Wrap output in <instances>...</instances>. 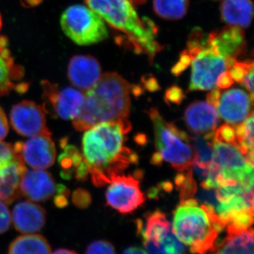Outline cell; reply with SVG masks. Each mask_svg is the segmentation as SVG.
<instances>
[{"label":"cell","instance_id":"obj_27","mask_svg":"<svg viewBox=\"0 0 254 254\" xmlns=\"http://www.w3.org/2000/svg\"><path fill=\"white\" fill-rule=\"evenodd\" d=\"M59 162L63 169V177L69 179L72 175L73 169H76L83 162V156L78 152L77 148L73 145H66L64 151L60 156Z\"/></svg>","mask_w":254,"mask_h":254},{"label":"cell","instance_id":"obj_13","mask_svg":"<svg viewBox=\"0 0 254 254\" xmlns=\"http://www.w3.org/2000/svg\"><path fill=\"white\" fill-rule=\"evenodd\" d=\"M23 163L33 169L44 170L55 163L56 148L52 139L51 132L47 131L31 136L25 143H16Z\"/></svg>","mask_w":254,"mask_h":254},{"label":"cell","instance_id":"obj_10","mask_svg":"<svg viewBox=\"0 0 254 254\" xmlns=\"http://www.w3.org/2000/svg\"><path fill=\"white\" fill-rule=\"evenodd\" d=\"M26 170L19 150L0 141V200L9 204L21 195L20 183Z\"/></svg>","mask_w":254,"mask_h":254},{"label":"cell","instance_id":"obj_39","mask_svg":"<svg viewBox=\"0 0 254 254\" xmlns=\"http://www.w3.org/2000/svg\"><path fill=\"white\" fill-rule=\"evenodd\" d=\"M51 254H78L74 251L66 250V249H59V250L55 251Z\"/></svg>","mask_w":254,"mask_h":254},{"label":"cell","instance_id":"obj_23","mask_svg":"<svg viewBox=\"0 0 254 254\" xmlns=\"http://www.w3.org/2000/svg\"><path fill=\"white\" fill-rule=\"evenodd\" d=\"M213 254H254V230L227 234Z\"/></svg>","mask_w":254,"mask_h":254},{"label":"cell","instance_id":"obj_40","mask_svg":"<svg viewBox=\"0 0 254 254\" xmlns=\"http://www.w3.org/2000/svg\"><path fill=\"white\" fill-rule=\"evenodd\" d=\"M132 4H136V5H141L144 4L146 0H130Z\"/></svg>","mask_w":254,"mask_h":254},{"label":"cell","instance_id":"obj_25","mask_svg":"<svg viewBox=\"0 0 254 254\" xmlns=\"http://www.w3.org/2000/svg\"><path fill=\"white\" fill-rule=\"evenodd\" d=\"M190 0H153V9L159 17L176 21L185 17Z\"/></svg>","mask_w":254,"mask_h":254},{"label":"cell","instance_id":"obj_1","mask_svg":"<svg viewBox=\"0 0 254 254\" xmlns=\"http://www.w3.org/2000/svg\"><path fill=\"white\" fill-rule=\"evenodd\" d=\"M131 130L128 120L105 122L87 129L82 138V156L96 187L110 184L138 157L125 146V134Z\"/></svg>","mask_w":254,"mask_h":254},{"label":"cell","instance_id":"obj_15","mask_svg":"<svg viewBox=\"0 0 254 254\" xmlns=\"http://www.w3.org/2000/svg\"><path fill=\"white\" fill-rule=\"evenodd\" d=\"M253 102L247 92L240 88H233L224 93L221 92L215 108L222 120L235 127L253 113Z\"/></svg>","mask_w":254,"mask_h":254},{"label":"cell","instance_id":"obj_11","mask_svg":"<svg viewBox=\"0 0 254 254\" xmlns=\"http://www.w3.org/2000/svg\"><path fill=\"white\" fill-rule=\"evenodd\" d=\"M41 85L46 108L63 120L73 121L78 116L84 102L83 92L72 87L60 88L47 80L42 81Z\"/></svg>","mask_w":254,"mask_h":254},{"label":"cell","instance_id":"obj_19","mask_svg":"<svg viewBox=\"0 0 254 254\" xmlns=\"http://www.w3.org/2000/svg\"><path fill=\"white\" fill-rule=\"evenodd\" d=\"M185 118L188 128L198 135L213 133L219 123L216 109L208 102L195 101L189 105Z\"/></svg>","mask_w":254,"mask_h":254},{"label":"cell","instance_id":"obj_26","mask_svg":"<svg viewBox=\"0 0 254 254\" xmlns=\"http://www.w3.org/2000/svg\"><path fill=\"white\" fill-rule=\"evenodd\" d=\"M235 139L241 151L254 164V114L235 127Z\"/></svg>","mask_w":254,"mask_h":254},{"label":"cell","instance_id":"obj_16","mask_svg":"<svg viewBox=\"0 0 254 254\" xmlns=\"http://www.w3.org/2000/svg\"><path fill=\"white\" fill-rule=\"evenodd\" d=\"M68 81L82 92L91 90L102 76L99 62L91 55H75L68 65Z\"/></svg>","mask_w":254,"mask_h":254},{"label":"cell","instance_id":"obj_37","mask_svg":"<svg viewBox=\"0 0 254 254\" xmlns=\"http://www.w3.org/2000/svg\"><path fill=\"white\" fill-rule=\"evenodd\" d=\"M145 78H143V83H145L146 88L150 91H157L159 88L158 82L155 78L152 76H145Z\"/></svg>","mask_w":254,"mask_h":254},{"label":"cell","instance_id":"obj_18","mask_svg":"<svg viewBox=\"0 0 254 254\" xmlns=\"http://www.w3.org/2000/svg\"><path fill=\"white\" fill-rule=\"evenodd\" d=\"M20 190L31 201H45L58 192V185L51 174L46 170H26L20 183Z\"/></svg>","mask_w":254,"mask_h":254},{"label":"cell","instance_id":"obj_3","mask_svg":"<svg viewBox=\"0 0 254 254\" xmlns=\"http://www.w3.org/2000/svg\"><path fill=\"white\" fill-rule=\"evenodd\" d=\"M111 27L123 33L127 46L136 54L147 55L150 63L163 49L156 41L158 28L150 18L140 19L130 0H84Z\"/></svg>","mask_w":254,"mask_h":254},{"label":"cell","instance_id":"obj_24","mask_svg":"<svg viewBox=\"0 0 254 254\" xmlns=\"http://www.w3.org/2000/svg\"><path fill=\"white\" fill-rule=\"evenodd\" d=\"M7 254H51V248L44 237L27 234L11 242Z\"/></svg>","mask_w":254,"mask_h":254},{"label":"cell","instance_id":"obj_5","mask_svg":"<svg viewBox=\"0 0 254 254\" xmlns=\"http://www.w3.org/2000/svg\"><path fill=\"white\" fill-rule=\"evenodd\" d=\"M254 164L241 151L236 141L213 136L211 163L206 179L200 184L203 189L216 190L239 184L254 185Z\"/></svg>","mask_w":254,"mask_h":254},{"label":"cell","instance_id":"obj_4","mask_svg":"<svg viewBox=\"0 0 254 254\" xmlns=\"http://www.w3.org/2000/svg\"><path fill=\"white\" fill-rule=\"evenodd\" d=\"M174 235L192 254L213 253L224 230L213 205H198L195 198L182 200L174 213Z\"/></svg>","mask_w":254,"mask_h":254},{"label":"cell","instance_id":"obj_32","mask_svg":"<svg viewBox=\"0 0 254 254\" xmlns=\"http://www.w3.org/2000/svg\"><path fill=\"white\" fill-rule=\"evenodd\" d=\"M11 216L6 203L0 200V235L4 233L11 226Z\"/></svg>","mask_w":254,"mask_h":254},{"label":"cell","instance_id":"obj_21","mask_svg":"<svg viewBox=\"0 0 254 254\" xmlns=\"http://www.w3.org/2000/svg\"><path fill=\"white\" fill-rule=\"evenodd\" d=\"M208 36L216 46L218 53L225 60L237 59L247 51L245 32L239 26L230 25L220 32H211Z\"/></svg>","mask_w":254,"mask_h":254},{"label":"cell","instance_id":"obj_14","mask_svg":"<svg viewBox=\"0 0 254 254\" xmlns=\"http://www.w3.org/2000/svg\"><path fill=\"white\" fill-rule=\"evenodd\" d=\"M10 122L16 133L22 136H36L48 130L44 109L28 100L13 106L10 112Z\"/></svg>","mask_w":254,"mask_h":254},{"label":"cell","instance_id":"obj_28","mask_svg":"<svg viewBox=\"0 0 254 254\" xmlns=\"http://www.w3.org/2000/svg\"><path fill=\"white\" fill-rule=\"evenodd\" d=\"M175 183L177 187H180L181 200L193 198L197 187L191 170H189L186 175H179L175 179Z\"/></svg>","mask_w":254,"mask_h":254},{"label":"cell","instance_id":"obj_30","mask_svg":"<svg viewBox=\"0 0 254 254\" xmlns=\"http://www.w3.org/2000/svg\"><path fill=\"white\" fill-rule=\"evenodd\" d=\"M86 254H117L112 244L108 241L97 240L87 247Z\"/></svg>","mask_w":254,"mask_h":254},{"label":"cell","instance_id":"obj_8","mask_svg":"<svg viewBox=\"0 0 254 254\" xmlns=\"http://www.w3.org/2000/svg\"><path fill=\"white\" fill-rule=\"evenodd\" d=\"M147 254H185V247L174 235L171 225L163 212L157 210L147 214L144 221L137 220Z\"/></svg>","mask_w":254,"mask_h":254},{"label":"cell","instance_id":"obj_22","mask_svg":"<svg viewBox=\"0 0 254 254\" xmlns=\"http://www.w3.org/2000/svg\"><path fill=\"white\" fill-rule=\"evenodd\" d=\"M220 9L224 22L241 28L250 27L254 15L252 0H224Z\"/></svg>","mask_w":254,"mask_h":254},{"label":"cell","instance_id":"obj_7","mask_svg":"<svg viewBox=\"0 0 254 254\" xmlns=\"http://www.w3.org/2000/svg\"><path fill=\"white\" fill-rule=\"evenodd\" d=\"M60 24L64 34L78 46L105 41L108 31L104 21L88 6L73 4L64 11Z\"/></svg>","mask_w":254,"mask_h":254},{"label":"cell","instance_id":"obj_34","mask_svg":"<svg viewBox=\"0 0 254 254\" xmlns=\"http://www.w3.org/2000/svg\"><path fill=\"white\" fill-rule=\"evenodd\" d=\"M185 95L181 88L177 86H173L169 88L166 92V98L172 103H180L183 100Z\"/></svg>","mask_w":254,"mask_h":254},{"label":"cell","instance_id":"obj_41","mask_svg":"<svg viewBox=\"0 0 254 254\" xmlns=\"http://www.w3.org/2000/svg\"><path fill=\"white\" fill-rule=\"evenodd\" d=\"M1 28H2V18H1V14H0V31H1Z\"/></svg>","mask_w":254,"mask_h":254},{"label":"cell","instance_id":"obj_12","mask_svg":"<svg viewBox=\"0 0 254 254\" xmlns=\"http://www.w3.org/2000/svg\"><path fill=\"white\" fill-rule=\"evenodd\" d=\"M145 199L139 181L131 175L115 177L107 190V203L123 214L131 213L143 204Z\"/></svg>","mask_w":254,"mask_h":254},{"label":"cell","instance_id":"obj_35","mask_svg":"<svg viewBox=\"0 0 254 254\" xmlns=\"http://www.w3.org/2000/svg\"><path fill=\"white\" fill-rule=\"evenodd\" d=\"M9 132V125L4 110L0 107V141L4 139Z\"/></svg>","mask_w":254,"mask_h":254},{"label":"cell","instance_id":"obj_36","mask_svg":"<svg viewBox=\"0 0 254 254\" xmlns=\"http://www.w3.org/2000/svg\"><path fill=\"white\" fill-rule=\"evenodd\" d=\"M234 81L228 71H226L222 73L217 80V86L221 89H225L233 85Z\"/></svg>","mask_w":254,"mask_h":254},{"label":"cell","instance_id":"obj_17","mask_svg":"<svg viewBox=\"0 0 254 254\" xmlns=\"http://www.w3.org/2000/svg\"><path fill=\"white\" fill-rule=\"evenodd\" d=\"M24 70L15 63L9 49V42L4 36H0V96L9 94L11 90L23 93L28 89V83H17L23 78Z\"/></svg>","mask_w":254,"mask_h":254},{"label":"cell","instance_id":"obj_33","mask_svg":"<svg viewBox=\"0 0 254 254\" xmlns=\"http://www.w3.org/2000/svg\"><path fill=\"white\" fill-rule=\"evenodd\" d=\"M73 202L78 208H84L88 207L91 202V195L86 190L78 189L73 193Z\"/></svg>","mask_w":254,"mask_h":254},{"label":"cell","instance_id":"obj_6","mask_svg":"<svg viewBox=\"0 0 254 254\" xmlns=\"http://www.w3.org/2000/svg\"><path fill=\"white\" fill-rule=\"evenodd\" d=\"M148 114L153 124L157 149L152 158L153 164L160 165L165 160L177 171L190 170L194 150L190 136L175 125L165 121L155 108H151Z\"/></svg>","mask_w":254,"mask_h":254},{"label":"cell","instance_id":"obj_31","mask_svg":"<svg viewBox=\"0 0 254 254\" xmlns=\"http://www.w3.org/2000/svg\"><path fill=\"white\" fill-rule=\"evenodd\" d=\"M192 58L187 50H184L180 55V59L174 65L171 71L175 76H178L185 71L191 63Z\"/></svg>","mask_w":254,"mask_h":254},{"label":"cell","instance_id":"obj_38","mask_svg":"<svg viewBox=\"0 0 254 254\" xmlns=\"http://www.w3.org/2000/svg\"><path fill=\"white\" fill-rule=\"evenodd\" d=\"M123 254H147L143 249L137 247H131L124 251Z\"/></svg>","mask_w":254,"mask_h":254},{"label":"cell","instance_id":"obj_20","mask_svg":"<svg viewBox=\"0 0 254 254\" xmlns=\"http://www.w3.org/2000/svg\"><path fill=\"white\" fill-rule=\"evenodd\" d=\"M11 220L15 229L24 235L41 231L46 222L44 208L30 200L19 202L13 209Z\"/></svg>","mask_w":254,"mask_h":254},{"label":"cell","instance_id":"obj_9","mask_svg":"<svg viewBox=\"0 0 254 254\" xmlns=\"http://www.w3.org/2000/svg\"><path fill=\"white\" fill-rule=\"evenodd\" d=\"M208 45L192 60L191 76L189 91H211L217 88V80L227 71L226 60L209 39Z\"/></svg>","mask_w":254,"mask_h":254},{"label":"cell","instance_id":"obj_29","mask_svg":"<svg viewBox=\"0 0 254 254\" xmlns=\"http://www.w3.org/2000/svg\"><path fill=\"white\" fill-rule=\"evenodd\" d=\"M252 68H254L253 60H248L244 62L236 60L231 66L227 68V71L230 73L234 82L242 84L246 75Z\"/></svg>","mask_w":254,"mask_h":254},{"label":"cell","instance_id":"obj_2","mask_svg":"<svg viewBox=\"0 0 254 254\" xmlns=\"http://www.w3.org/2000/svg\"><path fill=\"white\" fill-rule=\"evenodd\" d=\"M129 83L115 72L102 74L99 81L86 92L81 111L73 120L77 131H86L98 124L127 120L131 98Z\"/></svg>","mask_w":254,"mask_h":254}]
</instances>
